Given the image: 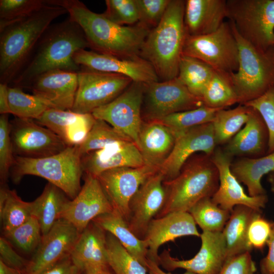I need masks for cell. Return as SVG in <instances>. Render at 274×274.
Segmentation results:
<instances>
[{
    "label": "cell",
    "instance_id": "cell-1",
    "mask_svg": "<svg viewBox=\"0 0 274 274\" xmlns=\"http://www.w3.org/2000/svg\"><path fill=\"white\" fill-rule=\"evenodd\" d=\"M46 3L64 8L81 28L89 48L97 53L119 57L140 56L151 30L139 22L131 26L118 25L78 0H46Z\"/></svg>",
    "mask_w": 274,
    "mask_h": 274
},
{
    "label": "cell",
    "instance_id": "cell-2",
    "mask_svg": "<svg viewBox=\"0 0 274 274\" xmlns=\"http://www.w3.org/2000/svg\"><path fill=\"white\" fill-rule=\"evenodd\" d=\"M87 48H89V44L83 30L70 17L51 25L12 82L13 86L26 88L36 78L53 70L78 73L81 67L74 61L73 55Z\"/></svg>",
    "mask_w": 274,
    "mask_h": 274
},
{
    "label": "cell",
    "instance_id": "cell-3",
    "mask_svg": "<svg viewBox=\"0 0 274 274\" xmlns=\"http://www.w3.org/2000/svg\"><path fill=\"white\" fill-rule=\"evenodd\" d=\"M66 13L62 7L47 4L0 29V83H12L51 23Z\"/></svg>",
    "mask_w": 274,
    "mask_h": 274
},
{
    "label": "cell",
    "instance_id": "cell-4",
    "mask_svg": "<svg viewBox=\"0 0 274 274\" xmlns=\"http://www.w3.org/2000/svg\"><path fill=\"white\" fill-rule=\"evenodd\" d=\"M185 1L170 0L159 24L152 28L140 56L153 66L162 81L177 78L187 33L184 16Z\"/></svg>",
    "mask_w": 274,
    "mask_h": 274
},
{
    "label": "cell",
    "instance_id": "cell-5",
    "mask_svg": "<svg viewBox=\"0 0 274 274\" xmlns=\"http://www.w3.org/2000/svg\"><path fill=\"white\" fill-rule=\"evenodd\" d=\"M191 157L177 177L164 181L166 200L155 218L173 212H188L199 200L212 197L218 189L219 173L211 156L203 153Z\"/></svg>",
    "mask_w": 274,
    "mask_h": 274
},
{
    "label": "cell",
    "instance_id": "cell-6",
    "mask_svg": "<svg viewBox=\"0 0 274 274\" xmlns=\"http://www.w3.org/2000/svg\"><path fill=\"white\" fill-rule=\"evenodd\" d=\"M81 158L78 145L68 146L59 153L43 158L15 156L12 178L16 183L26 175L44 178L73 199L82 187L80 182L84 172Z\"/></svg>",
    "mask_w": 274,
    "mask_h": 274
},
{
    "label": "cell",
    "instance_id": "cell-7",
    "mask_svg": "<svg viewBox=\"0 0 274 274\" xmlns=\"http://www.w3.org/2000/svg\"><path fill=\"white\" fill-rule=\"evenodd\" d=\"M230 24L237 43L239 59L237 70L229 77L238 103L244 105L274 85V57L245 40Z\"/></svg>",
    "mask_w": 274,
    "mask_h": 274
},
{
    "label": "cell",
    "instance_id": "cell-8",
    "mask_svg": "<svg viewBox=\"0 0 274 274\" xmlns=\"http://www.w3.org/2000/svg\"><path fill=\"white\" fill-rule=\"evenodd\" d=\"M227 18L238 35L264 52L274 46V0H228Z\"/></svg>",
    "mask_w": 274,
    "mask_h": 274
},
{
    "label": "cell",
    "instance_id": "cell-9",
    "mask_svg": "<svg viewBox=\"0 0 274 274\" xmlns=\"http://www.w3.org/2000/svg\"><path fill=\"white\" fill-rule=\"evenodd\" d=\"M183 55L198 59L214 70L230 74L238 67L237 41L229 22L211 33L186 36Z\"/></svg>",
    "mask_w": 274,
    "mask_h": 274
},
{
    "label": "cell",
    "instance_id": "cell-10",
    "mask_svg": "<svg viewBox=\"0 0 274 274\" xmlns=\"http://www.w3.org/2000/svg\"><path fill=\"white\" fill-rule=\"evenodd\" d=\"M132 82L121 75L81 67L78 72V88L71 111L81 114L92 113L115 99Z\"/></svg>",
    "mask_w": 274,
    "mask_h": 274
},
{
    "label": "cell",
    "instance_id": "cell-11",
    "mask_svg": "<svg viewBox=\"0 0 274 274\" xmlns=\"http://www.w3.org/2000/svg\"><path fill=\"white\" fill-rule=\"evenodd\" d=\"M146 84L132 82L109 104L94 110L96 119L106 122L121 134L139 146V135L143 120L142 110Z\"/></svg>",
    "mask_w": 274,
    "mask_h": 274
},
{
    "label": "cell",
    "instance_id": "cell-12",
    "mask_svg": "<svg viewBox=\"0 0 274 274\" xmlns=\"http://www.w3.org/2000/svg\"><path fill=\"white\" fill-rule=\"evenodd\" d=\"M178 77L146 84L142 116L144 121L158 120L171 114L203 106Z\"/></svg>",
    "mask_w": 274,
    "mask_h": 274
},
{
    "label": "cell",
    "instance_id": "cell-13",
    "mask_svg": "<svg viewBox=\"0 0 274 274\" xmlns=\"http://www.w3.org/2000/svg\"><path fill=\"white\" fill-rule=\"evenodd\" d=\"M15 156L43 158L59 153L68 146L57 134L32 119L16 117L10 122Z\"/></svg>",
    "mask_w": 274,
    "mask_h": 274
},
{
    "label": "cell",
    "instance_id": "cell-14",
    "mask_svg": "<svg viewBox=\"0 0 274 274\" xmlns=\"http://www.w3.org/2000/svg\"><path fill=\"white\" fill-rule=\"evenodd\" d=\"M200 237V248L193 258L180 260L164 250L159 255V265L168 271L182 268L195 274H218L227 259L222 232L202 231Z\"/></svg>",
    "mask_w": 274,
    "mask_h": 274
},
{
    "label": "cell",
    "instance_id": "cell-15",
    "mask_svg": "<svg viewBox=\"0 0 274 274\" xmlns=\"http://www.w3.org/2000/svg\"><path fill=\"white\" fill-rule=\"evenodd\" d=\"M159 171L144 165L138 167H122L105 171L97 176L113 209L127 222L129 202L141 185Z\"/></svg>",
    "mask_w": 274,
    "mask_h": 274
},
{
    "label": "cell",
    "instance_id": "cell-16",
    "mask_svg": "<svg viewBox=\"0 0 274 274\" xmlns=\"http://www.w3.org/2000/svg\"><path fill=\"white\" fill-rule=\"evenodd\" d=\"M80 233L63 219L58 220L41 241L23 272L41 274L70 256Z\"/></svg>",
    "mask_w": 274,
    "mask_h": 274
},
{
    "label": "cell",
    "instance_id": "cell-17",
    "mask_svg": "<svg viewBox=\"0 0 274 274\" xmlns=\"http://www.w3.org/2000/svg\"><path fill=\"white\" fill-rule=\"evenodd\" d=\"M175 133L176 141L173 149L159 169L165 181L177 177L184 165L194 153L200 152L212 156L217 146L212 123Z\"/></svg>",
    "mask_w": 274,
    "mask_h": 274
},
{
    "label": "cell",
    "instance_id": "cell-18",
    "mask_svg": "<svg viewBox=\"0 0 274 274\" xmlns=\"http://www.w3.org/2000/svg\"><path fill=\"white\" fill-rule=\"evenodd\" d=\"M80 67L126 76L133 82L149 84L158 81V77L151 64L141 57H119L82 49L73 55Z\"/></svg>",
    "mask_w": 274,
    "mask_h": 274
},
{
    "label": "cell",
    "instance_id": "cell-19",
    "mask_svg": "<svg viewBox=\"0 0 274 274\" xmlns=\"http://www.w3.org/2000/svg\"><path fill=\"white\" fill-rule=\"evenodd\" d=\"M113 210L97 177L86 174L83 186L74 199L67 201L61 218L81 233L96 217Z\"/></svg>",
    "mask_w": 274,
    "mask_h": 274
},
{
    "label": "cell",
    "instance_id": "cell-20",
    "mask_svg": "<svg viewBox=\"0 0 274 274\" xmlns=\"http://www.w3.org/2000/svg\"><path fill=\"white\" fill-rule=\"evenodd\" d=\"M163 174L158 171L146 180L129 202L127 223L130 229L143 239L150 222L163 207L166 197Z\"/></svg>",
    "mask_w": 274,
    "mask_h": 274
},
{
    "label": "cell",
    "instance_id": "cell-21",
    "mask_svg": "<svg viewBox=\"0 0 274 274\" xmlns=\"http://www.w3.org/2000/svg\"><path fill=\"white\" fill-rule=\"evenodd\" d=\"M211 158L218 169L219 178V187L211 197L212 200L230 212L236 206H245L262 212L268 201L267 195L251 196L245 192L231 171L232 157L224 150L216 148Z\"/></svg>",
    "mask_w": 274,
    "mask_h": 274
},
{
    "label": "cell",
    "instance_id": "cell-22",
    "mask_svg": "<svg viewBox=\"0 0 274 274\" xmlns=\"http://www.w3.org/2000/svg\"><path fill=\"white\" fill-rule=\"evenodd\" d=\"M185 236H200L196 224L188 212H173L153 219L143 239L148 247L147 259L159 265V247L167 242Z\"/></svg>",
    "mask_w": 274,
    "mask_h": 274
},
{
    "label": "cell",
    "instance_id": "cell-23",
    "mask_svg": "<svg viewBox=\"0 0 274 274\" xmlns=\"http://www.w3.org/2000/svg\"><path fill=\"white\" fill-rule=\"evenodd\" d=\"M52 108L71 110L78 88V73L53 70L36 78L26 87Z\"/></svg>",
    "mask_w": 274,
    "mask_h": 274
},
{
    "label": "cell",
    "instance_id": "cell-24",
    "mask_svg": "<svg viewBox=\"0 0 274 274\" xmlns=\"http://www.w3.org/2000/svg\"><path fill=\"white\" fill-rule=\"evenodd\" d=\"M81 161L85 174L95 177L113 168L144 165L138 147L130 140L117 142L102 149L88 153L82 157Z\"/></svg>",
    "mask_w": 274,
    "mask_h": 274
},
{
    "label": "cell",
    "instance_id": "cell-25",
    "mask_svg": "<svg viewBox=\"0 0 274 274\" xmlns=\"http://www.w3.org/2000/svg\"><path fill=\"white\" fill-rule=\"evenodd\" d=\"M96 119L92 113L51 108L36 122L59 136L67 146L81 144L91 130Z\"/></svg>",
    "mask_w": 274,
    "mask_h": 274
},
{
    "label": "cell",
    "instance_id": "cell-26",
    "mask_svg": "<svg viewBox=\"0 0 274 274\" xmlns=\"http://www.w3.org/2000/svg\"><path fill=\"white\" fill-rule=\"evenodd\" d=\"M175 141L174 131L160 121L143 120L138 148L144 165L160 169L172 152Z\"/></svg>",
    "mask_w": 274,
    "mask_h": 274
},
{
    "label": "cell",
    "instance_id": "cell-27",
    "mask_svg": "<svg viewBox=\"0 0 274 274\" xmlns=\"http://www.w3.org/2000/svg\"><path fill=\"white\" fill-rule=\"evenodd\" d=\"M225 0H187L184 21L187 36L206 35L216 31L227 17Z\"/></svg>",
    "mask_w": 274,
    "mask_h": 274
},
{
    "label": "cell",
    "instance_id": "cell-28",
    "mask_svg": "<svg viewBox=\"0 0 274 274\" xmlns=\"http://www.w3.org/2000/svg\"><path fill=\"white\" fill-rule=\"evenodd\" d=\"M106 235L107 232L93 221L80 233L70 257L83 272L89 267L109 266Z\"/></svg>",
    "mask_w": 274,
    "mask_h": 274
},
{
    "label": "cell",
    "instance_id": "cell-29",
    "mask_svg": "<svg viewBox=\"0 0 274 274\" xmlns=\"http://www.w3.org/2000/svg\"><path fill=\"white\" fill-rule=\"evenodd\" d=\"M251 108L249 118L244 127L226 144L223 149L231 157H252L260 154L268 143V133L260 114Z\"/></svg>",
    "mask_w": 274,
    "mask_h": 274
},
{
    "label": "cell",
    "instance_id": "cell-30",
    "mask_svg": "<svg viewBox=\"0 0 274 274\" xmlns=\"http://www.w3.org/2000/svg\"><path fill=\"white\" fill-rule=\"evenodd\" d=\"M92 221L114 236L131 255L147 268L148 249L146 243L130 229L127 221L119 213L113 210L98 216Z\"/></svg>",
    "mask_w": 274,
    "mask_h": 274
},
{
    "label": "cell",
    "instance_id": "cell-31",
    "mask_svg": "<svg viewBox=\"0 0 274 274\" xmlns=\"http://www.w3.org/2000/svg\"><path fill=\"white\" fill-rule=\"evenodd\" d=\"M230 169L238 181L246 186L249 195H265L261 179L274 171V152L260 157H240L232 162Z\"/></svg>",
    "mask_w": 274,
    "mask_h": 274
},
{
    "label": "cell",
    "instance_id": "cell-32",
    "mask_svg": "<svg viewBox=\"0 0 274 274\" xmlns=\"http://www.w3.org/2000/svg\"><path fill=\"white\" fill-rule=\"evenodd\" d=\"M257 211L245 206H236L230 212V216L223 230L226 246L227 258L246 252H251L247 242L249 224Z\"/></svg>",
    "mask_w": 274,
    "mask_h": 274
},
{
    "label": "cell",
    "instance_id": "cell-33",
    "mask_svg": "<svg viewBox=\"0 0 274 274\" xmlns=\"http://www.w3.org/2000/svg\"><path fill=\"white\" fill-rule=\"evenodd\" d=\"M65 193L50 183L33 203V216L38 220L42 236L45 235L56 222L61 219L65 204L68 200Z\"/></svg>",
    "mask_w": 274,
    "mask_h": 274
},
{
    "label": "cell",
    "instance_id": "cell-34",
    "mask_svg": "<svg viewBox=\"0 0 274 274\" xmlns=\"http://www.w3.org/2000/svg\"><path fill=\"white\" fill-rule=\"evenodd\" d=\"M0 216L5 233L22 225L33 216V203L21 199L15 190L2 185L0 190Z\"/></svg>",
    "mask_w": 274,
    "mask_h": 274
},
{
    "label": "cell",
    "instance_id": "cell-35",
    "mask_svg": "<svg viewBox=\"0 0 274 274\" xmlns=\"http://www.w3.org/2000/svg\"><path fill=\"white\" fill-rule=\"evenodd\" d=\"M251 108L240 104L231 109H221L212 122L217 145L226 144L245 125Z\"/></svg>",
    "mask_w": 274,
    "mask_h": 274
},
{
    "label": "cell",
    "instance_id": "cell-36",
    "mask_svg": "<svg viewBox=\"0 0 274 274\" xmlns=\"http://www.w3.org/2000/svg\"><path fill=\"white\" fill-rule=\"evenodd\" d=\"M215 71L198 59L182 55L177 77L192 94L201 99Z\"/></svg>",
    "mask_w": 274,
    "mask_h": 274
},
{
    "label": "cell",
    "instance_id": "cell-37",
    "mask_svg": "<svg viewBox=\"0 0 274 274\" xmlns=\"http://www.w3.org/2000/svg\"><path fill=\"white\" fill-rule=\"evenodd\" d=\"M201 99L204 106L215 109H226L238 103L229 74L215 71L203 91Z\"/></svg>",
    "mask_w": 274,
    "mask_h": 274
},
{
    "label": "cell",
    "instance_id": "cell-38",
    "mask_svg": "<svg viewBox=\"0 0 274 274\" xmlns=\"http://www.w3.org/2000/svg\"><path fill=\"white\" fill-rule=\"evenodd\" d=\"M188 212L202 231L222 232L231 212L221 208L211 197H206L195 204Z\"/></svg>",
    "mask_w": 274,
    "mask_h": 274
},
{
    "label": "cell",
    "instance_id": "cell-39",
    "mask_svg": "<svg viewBox=\"0 0 274 274\" xmlns=\"http://www.w3.org/2000/svg\"><path fill=\"white\" fill-rule=\"evenodd\" d=\"M8 97L11 114L19 118L37 120L52 108L39 97L26 93L18 87L8 86Z\"/></svg>",
    "mask_w": 274,
    "mask_h": 274
},
{
    "label": "cell",
    "instance_id": "cell-40",
    "mask_svg": "<svg viewBox=\"0 0 274 274\" xmlns=\"http://www.w3.org/2000/svg\"><path fill=\"white\" fill-rule=\"evenodd\" d=\"M106 244L108 264L115 274H147V268L108 232Z\"/></svg>",
    "mask_w": 274,
    "mask_h": 274
},
{
    "label": "cell",
    "instance_id": "cell-41",
    "mask_svg": "<svg viewBox=\"0 0 274 274\" xmlns=\"http://www.w3.org/2000/svg\"><path fill=\"white\" fill-rule=\"evenodd\" d=\"M204 105L189 110L176 113L160 120L174 132L181 131L195 126L212 123L218 110Z\"/></svg>",
    "mask_w": 274,
    "mask_h": 274
},
{
    "label": "cell",
    "instance_id": "cell-42",
    "mask_svg": "<svg viewBox=\"0 0 274 274\" xmlns=\"http://www.w3.org/2000/svg\"><path fill=\"white\" fill-rule=\"evenodd\" d=\"M125 140L129 139L119 133L106 122L96 119L86 139L78 145V150L82 157L88 153Z\"/></svg>",
    "mask_w": 274,
    "mask_h": 274
},
{
    "label": "cell",
    "instance_id": "cell-43",
    "mask_svg": "<svg viewBox=\"0 0 274 274\" xmlns=\"http://www.w3.org/2000/svg\"><path fill=\"white\" fill-rule=\"evenodd\" d=\"M4 234L11 244L25 253L35 251L42 237L40 223L35 216Z\"/></svg>",
    "mask_w": 274,
    "mask_h": 274
},
{
    "label": "cell",
    "instance_id": "cell-44",
    "mask_svg": "<svg viewBox=\"0 0 274 274\" xmlns=\"http://www.w3.org/2000/svg\"><path fill=\"white\" fill-rule=\"evenodd\" d=\"M47 5L44 0H1L0 29L31 15Z\"/></svg>",
    "mask_w": 274,
    "mask_h": 274
},
{
    "label": "cell",
    "instance_id": "cell-45",
    "mask_svg": "<svg viewBox=\"0 0 274 274\" xmlns=\"http://www.w3.org/2000/svg\"><path fill=\"white\" fill-rule=\"evenodd\" d=\"M244 105L255 110L261 116L268 132L267 152H274V85L260 96Z\"/></svg>",
    "mask_w": 274,
    "mask_h": 274
},
{
    "label": "cell",
    "instance_id": "cell-46",
    "mask_svg": "<svg viewBox=\"0 0 274 274\" xmlns=\"http://www.w3.org/2000/svg\"><path fill=\"white\" fill-rule=\"evenodd\" d=\"M106 10L102 14L111 21L120 25H133L139 22L135 0H106Z\"/></svg>",
    "mask_w": 274,
    "mask_h": 274
},
{
    "label": "cell",
    "instance_id": "cell-47",
    "mask_svg": "<svg viewBox=\"0 0 274 274\" xmlns=\"http://www.w3.org/2000/svg\"><path fill=\"white\" fill-rule=\"evenodd\" d=\"M15 155L10 138V122L8 114L0 116V178L2 185L6 184L14 163Z\"/></svg>",
    "mask_w": 274,
    "mask_h": 274
},
{
    "label": "cell",
    "instance_id": "cell-48",
    "mask_svg": "<svg viewBox=\"0 0 274 274\" xmlns=\"http://www.w3.org/2000/svg\"><path fill=\"white\" fill-rule=\"evenodd\" d=\"M135 1L139 14V22L150 29L159 24L170 2V0Z\"/></svg>",
    "mask_w": 274,
    "mask_h": 274
},
{
    "label": "cell",
    "instance_id": "cell-49",
    "mask_svg": "<svg viewBox=\"0 0 274 274\" xmlns=\"http://www.w3.org/2000/svg\"><path fill=\"white\" fill-rule=\"evenodd\" d=\"M272 222L264 218L261 213H257L252 218L247 232L249 248L262 250L267 245L271 230Z\"/></svg>",
    "mask_w": 274,
    "mask_h": 274
},
{
    "label": "cell",
    "instance_id": "cell-50",
    "mask_svg": "<svg viewBox=\"0 0 274 274\" xmlns=\"http://www.w3.org/2000/svg\"><path fill=\"white\" fill-rule=\"evenodd\" d=\"M251 252H246L227 259L218 274H257Z\"/></svg>",
    "mask_w": 274,
    "mask_h": 274
},
{
    "label": "cell",
    "instance_id": "cell-51",
    "mask_svg": "<svg viewBox=\"0 0 274 274\" xmlns=\"http://www.w3.org/2000/svg\"><path fill=\"white\" fill-rule=\"evenodd\" d=\"M0 260L7 265L22 272L28 262L14 250L11 244L4 237L0 238Z\"/></svg>",
    "mask_w": 274,
    "mask_h": 274
},
{
    "label": "cell",
    "instance_id": "cell-52",
    "mask_svg": "<svg viewBox=\"0 0 274 274\" xmlns=\"http://www.w3.org/2000/svg\"><path fill=\"white\" fill-rule=\"evenodd\" d=\"M268 251L266 256L260 262L261 274H274V222L267 243Z\"/></svg>",
    "mask_w": 274,
    "mask_h": 274
},
{
    "label": "cell",
    "instance_id": "cell-53",
    "mask_svg": "<svg viewBox=\"0 0 274 274\" xmlns=\"http://www.w3.org/2000/svg\"><path fill=\"white\" fill-rule=\"evenodd\" d=\"M41 274H83V272L73 263L70 256Z\"/></svg>",
    "mask_w": 274,
    "mask_h": 274
},
{
    "label": "cell",
    "instance_id": "cell-54",
    "mask_svg": "<svg viewBox=\"0 0 274 274\" xmlns=\"http://www.w3.org/2000/svg\"><path fill=\"white\" fill-rule=\"evenodd\" d=\"M8 85L0 83V113L1 115L11 114L8 97Z\"/></svg>",
    "mask_w": 274,
    "mask_h": 274
},
{
    "label": "cell",
    "instance_id": "cell-55",
    "mask_svg": "<svg viewBox=\"0 0 274 274\" xmlns=\"http://www.w3.org/2000/svg\"><path fill=\"white\" fill-rule=\"evenodd\" d=\"M147 268L149 274H173L169 272H166L159 267V265L157 263L147 259ZM182 274H195L190 271H186Z\"/></svg>",
    "mask_w": 274,
    "mask_h": 274
},
{
    "label": "cell",
    "instance_id": "cell-56",
    "mask_svg": "<svg viewBox=\"0 0 274 274\" xmlns=\"http://www.w3.org/2000/svg\"><path fill=\"white\" fill-rule=\"evenodd\" d=\"M109 266H96L87 268L83 274H112L109 269Z\"/></svg>",
    "mask_w": 274,
    "mask_h": 274
},
{
    "label": "cell",
    "instance_id": "cell-57",
    "mask_svg": "<svg viewBox=\"0 0 274 274\" xmlns=\"http://www.w3.org/2000/svg\"><path fill=\"white\" fill-rule=\"evenodd\" d=\"M0 274H23V272L17 269L7 265L0 260Z\"/></svg>",
    "mask_w": 274,
    "mask_h": 274
},
{
    "label": "cell",
    "instance_id": "cell-58",
    "mask_svg": "<svg viewBox=\"0 0 274 274\" xmlns=\"http://www.w3.org/2000/svg\"><path fill=\"white\" fill-rule=\"evenodd\" d=\"M267 180L270 185L271 191L274 195V171L268 174Z\"/></svg>",
    "mask_w": 274,
    "mask_h": 274
},
{
    "label": "cell",
    "instance_id": "cell-59",
    "mask_svg": "<svg viewBox=\"0 0 274 274\" xmlns=\"http://www.w3.org/2000/svg\"><path fill=\"white\" fill-rule=\"evenodd\" d=\"M273 57H274V55H273Z\"/></svg>",
    "mask_w": 274,
    "mask_h": 274
}]
</instances>
